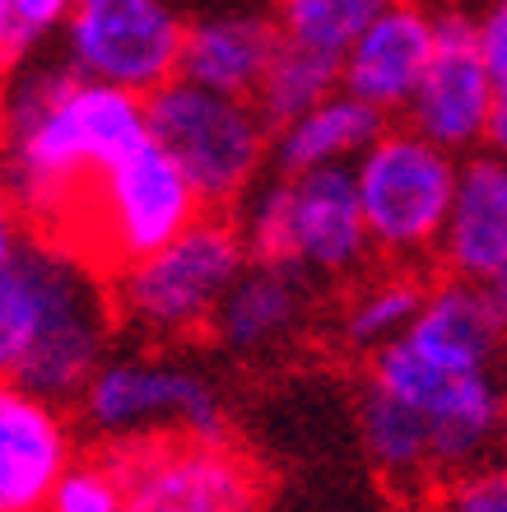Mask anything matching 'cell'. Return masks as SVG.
<instances>
[{
    "mask_svg": "<svg viewBox=\"0 0 507 512\" xmlns=\"http://www.w3.org/2000/svg\"><path fill=\"white\" fill-rule=\"evenodd\" d=\"M363 364L354 429L387 485L428 489L489 457L507 401V308L484 284L428 289L405 336Z\"/></svg>",
    "mask_w": 507,
    "mask_h": 512,
    "instance_id": "cell-1",
    "label": "cell"
},
{
    "mask_svg": "<svg viewBox=\"0 0 507 512\" xmlns=\"http://www.w3.org/2000/svg\"><path fill=\"white\" fill-rule=\"evenodd\" d=\"M149 140L145 98L61 66H19L0 89V163L19 215L70 243L94 187Z\"/></svg>",
    "mask_w": 507,
    "mask_h": 512,
    "instance_id": "cell-2",
    "label": "cell"
},
{
    "mask_svg": "<svg viewBox=\"0 0 507 512\" xmlns=\"http://www.w3.org/2000/svg\"><path fill=\"white\" fill-rule=\"evenodd\" d=\"M112 298L94 261L56 238H24L0 266V378L75 401L112 350Z\"/></svg>",
    "mask_w": 507,
    "mask_h": 512,
    "instance_id": "cell-3",
    "label": "cell"
},
{
    "mask_svg": "<svg viewBox=\"0 0 507 512\" xmlns=\"http://www.w3.org/2000/svg\"><path fill=\"white\" fill-rule=\"evenodd\" d=\"M84 429L107 447H145L168 438H224L228 396L214 373L163 345L107 350L75 396Z\"/></svg>",
    "mask_w": 507,
    "mask_h": 512,
    "instance_id": "cell-4",
    "label": "cell"
},
{
    "mask_svg": "<svg viewBox=\"0 0 507 512\" xmlns=\"http://www.w3.org/2000/svg\"><path fill=\"white\" fill-rule=\"evenodd\" d=\"M247 261L252 256L238 224L201 215L159 252L112 270V289H107L112 317L131 336H140V345L173 350L182 340L210 331L228 284L238 280Z\"/></svg>",
    "mask_w": 507,
    "mask_h": 512,
    "instance_id": "cell-5",
    "label": "cell"
},
{
    "mask_svg": "<svg viewBox=\"0 0 507 512\" xmlns=\"http://www.w3.org/2000/svg\"><path fill=\"white\" fill-rule=\"evenodd\" d=\"M238 233L252 261L294 270L307 284L354 280L373 261L349 168L280 173L275 182H256L242 196Z\"/></svg>",
    "mask_w": 507,
    "mask_h": 512,
    "instance_id": "cell-6",
    "label": "cell"
},
{
    "mask_svg": "<svg viewBox=\"0 0 507 512\" xmlns=\"http://www.w3.org/2000/svg\"><path fill=\"white\" fill-rule=\"evenodd\" d=\"M456 163V154L438 149L410 126L377 131V140L349 168L373 256H382L387 266H414L438 252Z\"/></svg>",
    "mask_w": 507,
    "mask_h": 512,
    "instance_id": "cell-7",
    "label": "cell"
},
{
    "mask_svg": "<svg viewBox=\"0 0 507 512\" xmlns=\"http://www.w3.org/2000/svg\"><path fill=\"white\" fill-rule=\"evenodd\" d=\"M145 122L149 140L177 163L205 205L242 201L266 173L270 122L252 98L173 80L145 98Z\"/></svg>",
    "mask_w": 507,
    "mask_h": 512,
    "instance_id": "cell-8",
    "label": "cell"
},
{
    "mask_svg": "<svg viewBox=\"0 0 507 512\" xmlns=\"http://www.w3.org/2000/svg\"><path fill=\"white\" fill-rule=\"evenodd\" d=\"M201 215L205 201L177 173V163L154 140H140L94 187L80 229L66 247H75L98 270H121L140 256L159 252L163 243H173Z\"/></svg>",
    "mask_w": 507,
    "mask_h": 512,
    "instance_id": "cell-9",
    "label": "cell"
},
{
    "mask_svg": "<svg viewBox=\"0 0 507 512\" xmlns=\"http://www.w3.org/2000/svg\"><path fill=\"white\" fill-rule=\"evenodd\" d=\"M182 38L187 19L173 0H75L61 52L84 80L149 98L177 80Z\"/></svg>",
    "mask_w": 507,
    "mask_h": 512,
    "instance_id": "cell-10",
    "label": "cell"
},
{
    "mask_svg": "<svg viewBox=\"0 0 507 512\" xmlns=\"http://www.w3.org/2000/svg\"><path fill=\"white\" fill-rule=\"evenodd\" d=\"M126 512H256L261 471L228 438H168L121 452Z\"/></svg>",
    "mask_w": 507,
    "mask_h": 512,
    "instance_id": "cell-11",
    "label": "cell"
},
{
    "mask_svg": "<svg viewBox=\"0 0 507 512\" xmlns=\"http://www.w3.org/2000/svg\"><path fill=\"white\" fill-rule=\"evenodd\" d=\"M494 108L498 89L484 70L480 47H475L470 14H438V42H433V56L405 103V126L456 159H466L484 149Z\"/></svg>",
    "mask_w": 507,
    "mask_h": 512,
    "instance_id": "cell-12",
    "label": "cell"
},
{
    "mask_svg": "<svg viewBox=\"0 0 507 512\" xmlns=\"http://www.w3.org/2000/svg\"><path fill=\"white\" fill-rule=\"evenodd\" d=\"M75 457L80 447L66 401L0 378V512H42Z\"/></svg>",
    "mask_w": 507,
    "mask_h": 512,
    "instance_id": "cell-13",
    "label": "cell"
},
{
    "mask_svg": "<svg viewBox=\"0 0 507 512\" xmlns=\"http://www.w3.org/2000/svg\"><path fill=\"white\" fill-rule=\"evenodd\" d=\"M312 331V284L270 261H247L214 312V345L238 364H275Z\"/></svg>",
    "mask_w": 507,
    "mask_h": 512,
    "instance_id": "cell-14",
    "label": "cell"
},
{
    "mask_svg": "<svg viewBox=\"0 0 507 512\" xmlns=\"http://www.w3.org/2000/svg\"><path fill=\"white\" fill-rule=\"evenodd\" d=\"M438 42V14L424 0H391L340 56V89L373 108L382 122L410 103Z\"/></svg>",
    "mask_w": 507,
    "mask_h": 512,
    "instance_id": "cell-15",
    "label": "cell"
},
{
    "mask_svg": "<svg viewBox=\"0 0 507 512\" xmlns=\"http://www.w3.org/2000/svg\"><path fill=\"white\" fill-rule=\"evenodd\" d=\"M447 280L484 284L507 270V159L494 149H475L456 163V187L447 205L438 252Z\"/></svg>",
    "mask_w": 507,
    "mask_h": 512,
    "instance_id": "cell-16",
    "label": "cell"
},
{
    "mask_svg": "<svg viewBox=\"0 0 507 512\" xmlns=\"http://www.w3.org/2000/svg\"><path fill=\"white\" fill-rule=\"evenodd\" d=\"M275 56V28L261 14H205L187 24L177 80L214 94L256 98L266 66Z\"/></svg>",
    "mask_w": 507,
    "mask_h": 512,
    "instance_id": "cell-17",
    "label": "cell"
},
{
    "mask_svg": "<svg viewBox=\"0 0 507 512\" xmlns=\"http://www.w3.org/2000/svg\"><path fill=\"white\" fill-rule=\"evenodd\" d=\"M382 117L363 108L354 94L335 89L321 103L303 108L298 117L275 126L270 135V159L280 173H326V168H354L363 149L377 140Z\"/></svg>",
    "mask_w": 507,
    "mask_h": 512,
    "instance_id": "cell-18",
    "label": "cell"
},
{
    "mask_svg": "<svg viewBox=\"0 0 507 512\" xmlns=\"http://www.w3.org/2000/svg\"><path fill=\"white\" fill-rule=\"evenodd\" d=\"M428 284L414 275L410 266H382L354 275L335 308V340L340 350L373 359L377 350H387L391 340L405 336V326L414 322V312L424 303Z\"/></svg>",
    "mask_w": 507,
    "mask_h": 512,
    "instance_id": "cell-19",
    "label": "cell"
},
{
    "mask_svg": "<svg viewBox=\"0 0 507 512\" xmlns=\"http://www.w3.org/2000/svg\"><path fill=\"white\" fill-rule=\"evenodd\" d=\"M387 5L391 0H275L270 28H275L280 47L340 70V56L349 52V42Z\"/></svg>",
    "mask_w": 507,
    "mask_h": 512,
    "instance_id": "cell-20",
    "label": "cell"
},
{
    "mask_svg": "<svg viewBox=\"0 0 507 512\" xmlns=\"http://www.w3.org/2000/svg\"><path fill=\"white\" fill-rule=\"evenodd\" d=\"M335 89H340V70L335 66L312 61V56H303V52H289V47L275 42L266 80H261L252 103L261 108V117H266L270 126H280V122H289V117H298L303 108L321 103L326 94H335Z\"/></svg>",
    "mask_w": 507,
    "mask_h": 512,
    "instance_id": "cell-21",
    "label": "cell"
},
{
    "mask_svg": "<svg viewBox=\"0 0 507 512\" xmlns=\"http://www.w3.org/2000/svg\"><path fill=\"white\" fill-rule=\"evenodd\" d=\"M42 512H126V480L117 457H75L52 485Z\"/></svg>",
    "mask_w": 507,
    "mask_h": 512,
    "instance_id": "cell-22",
    "label": "cell"
},
{
    "mask_svg": "<svg viewBox=\"0 0 507 512\" xmlns=\"http://www.w3.org/2000/svg\"><path fill=\"white\" fill-rule=\"evenodd\" d=\"M438 512H507V457L470 461L438 485Z\"/></svg>",
    "mask_w": 507,
    "mask_h": 512,
    "instance_id": "cell-23",
    "label": "cell"
},
{
    "mask_svg": "<svg viewBox=\"0 0 507 512\" xmlns=\"http://www.w3.org/2000/svg\"><path fill=\"white\" fill-rule=\"evenodd\" d=\"M70 10H75V0H10V28H14L19 56L38 52V47L61 38Z\"/></svg>",
    "mask_w": 507,
    "mask_h": 512,
    "instance_id": "cell-24",
    "label": "cell"
},
{
    "mask_svg": "<svg viewBox=\"0 0 507 512\" xmlns=\"http://www.w3.org/2000/svg\"><path fill=\"white\" fill-rule=\"evenodd\" d=\"M470 33H475L494 89L507 94V0H484L480 14H470Z\"/></svg>",
    "mask_w": 507,
    "mask_h": 512,
    "instance_id": "cell-25",
    "label": "cell"
},
{
    "mask_svg": "<svg viewBox=\"0 0 507 512\" xmlns=\"http://www.w3.org/2000/svg\"><path fill=\"white\" fill-rule=\"evenodd\" d=\"M19 247H24V215H19L10 187L0 182V266H5Z\"/></svg>",
    "mask_w": 507,
    "mask_h": 512,
    "instance_id": "cell-26",
    "label": "cell"
},
{
    "mask_svg": "<svg viewBox=\"0 0 507 512\" xmlns=\"http://www.w3.org/2000/svg\"><path fill=\"white\" fill-rule=\"evenodd\" d=\"M484 149H494L507 159V94H498V108H494V122H489V135H484Z\"/></svg>",
    "mask_w": 507,
    "mask_h": 512,
    "instance_id": "cell-27",
    "label": "cell"
},
{
    "mask_svg": "<svg viewBox=\"0 0 507 512\" xmlns=\"http://www.w3.org/2000/svg\"><path fill=\"white\" fill-rule=\"evenodd\" d=\"M19 47H14V28H10V0H0V66H14Z\"/></svg>",
    "mask_w": 507,
    "mask_h": 512,
    "instance_id": "cell-28",
    "label": "cell"
},
{
    "mask_svg": "<svg viewBox=\"0 0 507 512\" xmlns=\"http://www.w3.org/2000/svg\"><path fill=\"white\" fill-rule=\"evenodd\" d=\"M489 294H494L498 303H503V308H507V270H503V275H498V280H494V289H489Z\"/></svg>",
    "mask_w": 507,
    "mask_h": 512,
    "instance_id": "cell-29",
    "label": "cell"
},
{
    "mask_svg": "<svg viewBox=\"0 0 507 512\" xmlns=\"http://www.w3.org/2000/svg\"><path fill=\"white\" fill-rule=\"evenodd\" d=\"M498 443L507 447V401H503V424H498Z\"/></svg>",
    "mask_w": 507,
    "mask_h": 512,
    "instance_id": "cell-30",
    "label": "cell"
}]
</instances>
